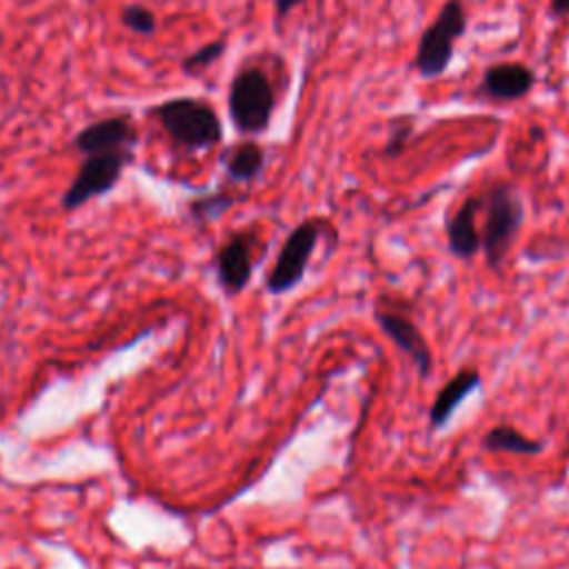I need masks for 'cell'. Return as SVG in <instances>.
<instances>
[{
    "label": "cell",
    "mask_w": 569,
    "mask_h": 569,
    "mask_svg": "<svg viewBox=\"0 0 569 569\" xmlns=\"http://www.w3.org/2000/svg\"><path fill=\"white\" fill-rule=\"evenodd\" d=\"M253 242H256V238L251 231H238V233L229 236V240L216 251V258H213L216 276H218L220 287L229 296L240 293L251 280Z\"/></svg>",
    "instance_id": "ba28073f"
},
{
    "label": "cell",
    "mask_w": 569,
    "mask_h": 569,
    "mask_svg": "<svg viewBox=\"0 0 569 569\" xmlns=\"http://www.w3.org/2000/svg\"><path fill=\"white\" fill-rule=\"evenodd\" d=\"M376 320H378L382 333L398 349H402L413 360L420 376L427 378L429 371H431V349H429L427 340L422 338L420 329L405 313H398V311H391V309L376 307Z\"/></svg>",
    "instance_id": "9c48e42d"
},
{
    "label": "cell",
    "mask_w": 569,
    "mask_h": 569,
    "mask_svg": "<svg viewBox=\"0 0 569 569\" xmlns=\"http://www.w3.org/2000/svg\"><path fill=\"white\" fill-rule=\"evenodd\" d=\"M467 29V13L465 4L460 0H447L433 22L422 31L416 56H413V67L422 78H438L447 71L456 42Z\"/></svg>",
    "instance_id": "277c9868"
},
{
    "label": "cell",
    "mask_w": 569,
    "mask_h": 569,
    "mask_svg": "<svg viewBox=\"0 0 569 569\" xmlns=\"http://www.w3.org/2000/svg\"><path fill=\"white\" fill-rule=\"evenodd\" d=\"M320 233H322L320 220H305L287 236L267 276V289L271 293H287L305 278L309 258L320 240Z\"/></svg>",
    "instance_id": "8992f818"
},
{
    "label": "cell",
    "mask_w": 569,
    "mask_h": 569,
    "mask_svg": "<svg viewBox=\"0 0 569 569\" xmlns=\"http://www.w3.org/2000/svg\"><path fill=\"white\" fill-rule=\"evenodd\" d=\"M482 207L485 224L480 229V249L485 251L487 264L498 269L522 227L525 207L518 191L509 182H496L482 196Z\"/></svg>",
    "instance_id": "7a4b0ae2"
},
{
    "label": "cell",
    "mask_w": 569,
    "mask_h": 569,
    "mask_svg": "<svg viewBox=\"0 0 569 569\" xmlns=\"http://www.w3.org/2000/svg\"><path fill=\"white\" fill-rule=\"evenodd\" d=\"M305 0H273V9H276V18L284 20L296 7H300Z\"/></svg>",
    "instance_id": "d6986e66"
},
{
    "label": "cell",
    "mask_w": 569,
    "mask_h": 569,
    "mask_svg": "<svg viewBox=\"0 0 569 569\" xmlns=\"http://www.w3.org/2000/svg\"><path fill=\"white\" fill-rule=\"evenodd\" d=\"M482 447L489 451H509V453H522V456H533L542 449L538 440L527 438L525 433H520L509 425H500L487 431L482 438Z\"/></svg>",
    "instance_id": "5bb4252c"
},
{
    "label": "cell",
    "mask_w": 569,
    "mask_h": 569,
    "mask_svg": "<svg viewBox=\"0 0 569 569\" xmlns=\"http://www.w3.org/2000/svg\"><path fill=\"white\" fill-rule=\"evenodd\" d=\"M167 138L182 151L198 153L222 140V122L216 109L200 98H169L149 111Z\"/></svg>",
    "instance_id": "6da1fadb"
},
{
    "label": "cell",
    "mask_w": 569,
    "mask_h": 569,
    "mask_svg": "<svg viewBox=\"0 0 569 569\" xmlns=\"http://www.w3.org/2000/svg\"><path fill=\"white\" fill-rule=\"evenodd\" d=\"M227 107L240 133L258 136L267 131L276 109V91L269 76L260 67L240 69L229 84Z\"/></svg>",
    "instance_id": "3957f363"
},
{
    "label": "cell",
    "mask_w": 569,
    "mask_h": 569,
    "mask_svg": "<svg viewBox=\"0 0 569 569\" xmlns=\"http://www.w3.org/2000/svg\"><path fill=\"white\" fill-rule=\"evenodd\" d=\"M409 136H411V124H393L391 133L387 138L385 153L387 156H398L405 149V142H407Z\"/></svg>",
    "instance_id": "ac0fdd59"
},
{
    "label": "cell",
    "mask_w": 569,
    "mask_h": 569,
    "mask_svg": "<svg viewBox=\"0 0 569 569\" xmlns=\"http://www.w3.org/2000/svg\"><path fill=\"white\" fill-rule=\"evenodd\" d=\"M264 160H267L264 149L253 140H244L224 151L222 167L231 182L247 184V182H253L262 173Z\"/></svg>",
    "instance_id": "4fadbf2b"
},
{
    "label": "cell",
    "mask_w": 569,
    "mask_h": 569,
    "mask_svg": "<svg viewBox=\"0 0 569 569\" xmlns=\"http://www.w3.org/2000/svg\"><path fill=\"white\" fill-rule=\"evenodd\" d=\"M549 7H551L553 18L569 16V0H549Z\"/></svg>",
    "instance_id": "ffe728a7"
},
{
    "label": "cell",
    "mask_w": 569,
    "mask_h": 569,
    "mask_svg": "<svg viewBox=\"0 0 569 569\" xmlns=\"http://www.w3.org/2000/svg\"><path fill=\"white\" fill-rule=\"evenodd\" d=\"M536 84V73L520 62H500L485 69L480 91L498 102H513L525 98Z\"/></svg>",
    "instance_id": "30bf717a"
},
{
    "label": "cell",
    "mask_w": 569,
    "mask_h": 569,
    "mask_svg": "<svg viewBox=\"0 0 569 569\" xmlns=\"http://www.w3.org/2000/svg\"><path fill=\"white\" fill-rule=\"evenodd\" d=\"M480 385V373L476 369H462L456 373L433 398L429 407V422L431 427H445L451 418V413L458 409V405L465 400L467 393H471Z\"/></svg>",
    "instance_id": "7c38bea8"
},
{
    "label": "cell",
    "mask_w": 569,
    "mask_h": 569,
    "mask_svg": "<svg viewBox=\"0 0 569 569\" xmlns=\"http://www.w3.org/2000/svg\"><path fill=\"white\" fill-rule=\"evenodd\" d=\"M133 160L131 149H120V151H102V153H91L82 156V162L64 189L60 198V207L71 213L84 207L89 200H96L104 193H109L122 178L124 167H129Z\"/></svg>",
    "instance_id": "5b68a950"
},
{
    "label": "cell",
    "mask_w": 569,
    "mask_h": 569,
    "mask_svg": "<svg viewBox=\"0 0 569 569\" xmlns=\"http://www.w3.org/2000/svg\"><path fill=\"white\" fill-rule=\"evenodd\" d=\"M138 127L129 113H118L109 118H100L96 122L84 124L71 140L73 149L80 156L102 153V151H120L136 149L138 144Z\"/></svg>",
    "instance_id": "52a82bcc"
},
{
    "label": "cell",
    "mask_w": 569,
    "mask_h": 569,
    "mask_svg": "<svg viewBox=\"0 0 569 569\" xmlns=\"http://www.w3.org/2000/svg\"><path fill=\"white\" fill-rule=\"evenodd\" d=\"M224 49H227V42H224L222 38L211 40V42H207V44L198 47L196 51H191L189 56H184V58H182V62H180L182 73H187V76L202 73L207 67H211L216 60H220V58H222Z\"/></svg>",
    "instance_id": "9a60e30c"
},
{
    "label": "cell",
    "mask_w": 569,
    "mask_h": 569,
    "mask_svg": "<svg viewBox=\"0 0 569 569\" xmlns=\"http://www.w3.org/2000/svg\"><path fill=\"white\" fill-rule=\"evenodd\" d=\"M120 22L136 36H151L158 29L156 13L140 2L124 4L120 11Z\"/></svg>",
    "instance_id": "e0dca14e"
},
{
    "label": "cell",
    "mask_w": 569,
    "mask_h": 569,
    "mask_svg": "<svg viewBox=\"0 0 569 569\" xmlns=\"http://www.w3.org/2000/svg\"><path fill=\"white\" fill-rule=\"evenodd\" d=\"M233 202H236L233 196H229L224 191H218V193H209V196L196 198L189 204V213L198 222H211V220L220 218Z\"/></svg>",
    "instance_id": "2e32d148"
},
{
    "label": "cell",
    "mask_w": 569,
    "mask_h": 569,
    "mask_svg": "<svg viewBox=\"0 0 569 569\" xmlns=\"http://www.w3.org/2000/svg\"><path fill=\"white\" fill-rule=\"evenodd\" d=\"M482 209V196H469L447 222V244L456 258L469 260L480 249V229L476 224Z\"/></svg>",
    "instance_id": "8fae6325"
}]
</instances>
